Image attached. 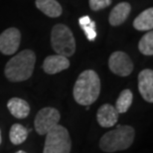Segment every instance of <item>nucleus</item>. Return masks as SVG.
<instances>
[{
	"instance_id": "1a4fd4ad",
	"label": "nucleus",
	"mask_w": 153,
	"mask_h": 153,
	"mask_svg": "<svg viewBox=\"0 0 153 153\" xmlns=\"http://www.w3.org/2000/svg\"><path fill=\"white\" fill-rule=\"evenodd\" d=\"M138 91L143 100L153 102V71L145 69L138 75Z\"/></svg>"
},
{
	"instance_id": "423d86ee",
	"label": "nucleus",
	"mask_w": 153,
	"mask_h": 153,
	"mask_svg": "<svg viewBox=\"0 0 153 153\" xmlns=\"http://www.w3.org/2000/svg\"><path fill=\"white\" fill-rule=\"evenodd\" d=\"M61 114L54 108H44L39 111L35 117V129L40 135H46L51 129L59 124Z\"/></svg>"
},
{
	"instance_id": "20e7f679",
	"label": "nucleus",
	"mask_w": 153,
	"mask_h": 153,
	"mask_svg": "<svg viewBox=\"0 0 153 153\" xmlns=\"http://www.w3.org/2000/svg\"><path fill=\"white\" fill-rule=\"evenodd\" d=\"M51 45L58 55L71 57L76 52V40L68 26L57 24L51 32Z\"/></svg>"
},
{
	"instance_id": "4be33fe9",
	"label": "nucleus",
	"mask_w": 153,
	"mask_h": 153,
	"mask_svg": "<svg viewBox=\"0 0 153 153\" xmlns=\"http://www.w3.org/2000/svg\"><path fill=\"white\" fill-rule=\"evenodd\" d=\"M16 153H27V152H25V151H23V150H19V151H17Z\"/></svg>"
},
{
	"instance_id": "0eeeda50",
	"label": "nucleus",
	"mask_w": 153,
	"mask_h": 153,
	"mask_svg": "<svg viewBox=\"0 0 153 153\" xmlns=\"http://www.w3.org/2000/svg\"><path fill=\"white\" fill-rule=\"evenodd\" d=\"M109 70L119 76H127L133 71V63L126 53L116 51L108 59Z\"/></svg>"
},
{
	"instance_id": "2eb2a0df",
	"label": "nucleus",
	"mask_w": 153,
	"mask_h": 153,
	"mask_svg": "<svg viewBox=\"0 0 153 153\" xmlns=\"http://www.w3.org/2000/svg\"><path fill=\"white\" fill-rule=\"evenodd\" d=\"M133 27L138 31H151L153 28V8L141 12L134 19Z\"/></svg>"
},
{
	"instance_id": "f3484780",
	"label": "nucleus",
	"mask_w": 153,
	"mask_h": 153,
	"mask_svg": "<svg viewBox=\"0 0 153 153\" xmlns=\"http://www.w3.org/2000/svg\"><path fill=\"white\" fill-rule=\"evenodd\" d=\"M28 137V130L22 124L15 123L11 126L9 131V138L14 145H19L25 141Z\"/></svg>"
},
{
	"instance_id": "7ed1b4c3",
	"label": "nucleus",
	"mask_w": 153,
	"mask_h": 153,
	"mask_svg": "<svg viewBox=\"0 0 153 153\" xmlns=\"http://www.w3.org/2000/svg\"><path fill=\"white\" fill-rule=\"evenodd\" d=\"M135 130L130 125H117V127L105 133L100 140V148L103 152L114 153L125 150L133 143Z\"/></svg>"
},
{
	"instance_id": "f8f14e48",
	"label": "nucleus",
	"mask_w": 153,
	"mask_h": 153,
	"mask_svg": "<svg viewBox=\"0 0 153 153\" xmlns=\"http://www.w3.org/2000/svg\"><path fill=\"white\" fill-rule=\"evenodd\" d=\"M131 11V5L128 2H120L112 8L108 21L111 26H119L125 22Z\"/></svg>"
},
{
	"instance_id": "f257e3e1",
	"label": "nucleus",
	"mask_w": 153,
	"mask_h": 153,
	"mask_svg": "<svg viewBox=\"0 0 153 153\" xmlns=\"http://www.w3.org/2000/svg\"><path fill=\"white\" fill-rule=\"evenodd\" d=\"M100 79L93 70H85L78 76L73 90L74 99L81 105H91L99 99Z\"/></svg>"
},
{
	"instance_id": "a211bd4d",
	"label": "nucleus",
	"mask_w": 153,
	"mask_h": 153,
	"mask_svg": "<svg viewBox=\"0 0 153 153\" xmlns=\"http://www.w3.org/2000/svg\"><path fill=\"white\" fill-rule=\"evenodd\" d=\"M138 49L140 53L145 56L153 55V32H147L140 39L138 43Z\"/></svg>"
},
{
	"instance_id": "9d476101",
	"label": "nucleus",
	"mask_w": 153,
	"mask_h": 153,
	"mask_svg": "<svg viewBox=\"0 0 153 153\" xmlns=\"http://www.w3.org/2000/svg\"><path fill=\"white\" fill-rule=\"evenodd\" d=\"M70 67V61L67 57L61 56V55H51L44 60L43 63V70L46 74L55 75L58 73L67 70Z\"/></svg>"
},
{
	"instance_id": "9b49d317",
	"label": "nucleus",
	"mask_w": 153,
	"mask_h": 153,
	"mask_svg": "<svg viewBox=\"0 0 153 153\" xmlns=\"http://www.w3.org/2000/svg\"><path fill=\"white\" fill-rule=\"evenodd\" d=\"M118 112L114 105L105 103L97 109V120L102 127H111L118 120Z\"/></svg>"
},
{
	"instance_id": "412c9836",
	"label": "nucleus",
	"mask_w": 153,
	"mask_h": 153,
	"mask_svg": "<svg viewBox=\"0 0 153 153\" xmlns=\"http://www.w3.org/2000/svg\"><path fill=\"white\" fill-rule=\"evenodd\" d=\"M91 21V18L88 16H82V18H79V25H81V27H84L88 25V24H90Z\"/></svg>"
},
{
	"instance_id": "5701e85b",
	"label": "nucleus",
	"mask_w": 153,
	"mask_h": 153,
	"mask_svg": "<svg viewBox=\"0 0 153 153\" xmlns=\"http://www.w3.org/2000/svg\"><path fill=\"white\" fill-rule=\"evenodd\" d=\"M1 130H0V144H1Z\"/></svg>"
},
{
	"instance_id": "6e6552de",
	"label": "nucleus",
	"mask_w": 153,
	"mask_h": 153,
	"mask_svg": "<svg viewBox=\"0 0 153 153\" xmlns=\"http://www.w3.org/2000/svg\"><path fill=\"white\" fill-rule=\"evenodd\" d=\"M21 43V33L17 28H8L0 34V52L4 55H14Z\"/></svg>"
},
{
	"instance_id": "39448f33",
	"label": "nucleus",
	"mask_w": 153,
	"mask_h": 153,
	"mask_svg": "<svg viewBox=\"0 0 153 153\" xmlns=\"http://www.w3.org/2000/svg\"><path fill=\"white\" fill-rule=\"evenodd\" d=\"M72 141L66 127L58 124L46 134L43 153H70Z\"/></svg>"
},
{
	"instance_id": "ddd939ff",
	"label": "nucleus",
	"mask_w": 153,
	"mask_h": 153,
	"mask_svg": "<svg viewBox=\"0 0 153 153\" xmlns=\"http://www.w3.org/2000/svg\"><path fill=\"white\" fill-rule=\"evenodd\" d=\"M7 108L10 114L16 118H25L30 114L29 103L19 97H12L8 100Z\"/></svg>"
},
{
	"instance_id": "f03ea898",
	"label": "nucleus",
	"mask_w": 153,
	"mask_h": 153,
	"mask_svg": "<svg viewBox=\"0 0 153 153\" xmlns=\"http://www.w3.org/2000/svg\"><path fill=\"white\" fill-rule=\"evenodd\" d=\"M36 63V55L31 50H24L11 58L4 69L5 76L10 82H18L30 79Z\"/></svg>"
},
{
	"instance_id": "4468645a",
	"label": "nucleus",
	"mask_w": 153,
	"mask_h": 153,
	"mask_svg": "<svg viewBox=\"0 0 153 153\" xmlns=\"http://www.w3.org/2000/svg\"><path fill=\"white\" fill-rule=\"evenodd\" d=\"M35 4L40 11L51 18H57L62 15V6L57 0H36Z\"/></svg>"
},
{
	"instance_id": "6ab92c4d",
	"label": "nucleus",
	"mask_w": 153,
	"mask_h": 153,
	"mask_svg": "<svg viewBox=\"0 0 153 153\" xmlns=\"http://www.w3.org/2000/svg\"><path fill=\"white\" fill-rule=\"evenodd\" d=\"M111 2L112 0H88V4L93 11H99L108 7Z\"/></svg>"
},
{
	"instance_id": "aec40b11",
	"label": "nucleus",
	"mask_w": 153,
	"mask_h": 153,
	"mask_svg": "<svg viewBox=\"0 0 153 153\" xmlns=\"http://www.w3.org/2000/svg\"><path fill=\"white\" fill-rule=\"evenodd\" d=\"M94 27H96V23L93 22V21H91V23L88 24V25L82 27V28L84 29L85 35H87V37H88V40H90V41H93V40H94V38H96V36H97Z\"/></svg>"
},
{
	"instance_id": "dca6fc26",
	"label": "nucleus",
	"mask_w": 153,
	"mask_h": 153,
	"mask_svg": "<svg viewBox=\"0 0 153 153\" xmlns=\"http://www.w3.org/2000/svg\"><path fill=\"white\" fill-rule=\"evenodd\" d=\"M132 100H133L132 91L126 88V90L122 91L120 94L118 96L114 108L117 111L118 114H125L128 111V108L131 106V105H132Z\"/></svg>"
}]
</instances>
